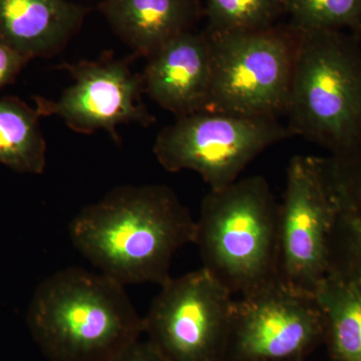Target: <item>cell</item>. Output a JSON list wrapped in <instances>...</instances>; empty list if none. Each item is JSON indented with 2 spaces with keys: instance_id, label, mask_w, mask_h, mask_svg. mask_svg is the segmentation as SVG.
<instances>
[{
  "instance_id": "obj_1",
  "label": "cell",
  "mask_w": 361,
  "mask_h": 361,
  "mask_svg": "<svg viewBox=\"0 0 361 361\" xmlns=\"http://www.w3.org/2000/svg\"><path fill=\"white\" fill-rule=\"evenodd\" d=\"M196 220L166 185L116 188L70 225L71 243L99 272L123 286L164 285L175 254L194 243Z\"/></svg>"
},
{
  "instance_id": "obj_2",
  "label": "cell",
  "mask_w": 361,
  "mask_h": 361,
  "mask_svg": "<svg viewBox=\"0 0 361 361\" xmlns=\"http://www.w3.org/2000/svg\"><path fill=\"white\" fill-rule=\"evenodd\" d=\"M26 323L47 361H116L144 334L126 286L78 267L39 284Z\"/></svg>"
},
{
  "instance_id": "obj_3",
  "label": "cell",
  "mask_w": 361,
  "mask_h": 361,
  "mask_svg": "<svg viewBox=\"0 0 361 361\" xmlns=\"http://www.w3.org/2000/svg\"><path fill=\"white\" fill-rule=\"evenodd\" d=\"M279 208L262 176H252L202 200L194 244L202 268L233 295L279 281Z\"/></svg>"
},
{
  "instance_id": "obj_4",
  "label": "cell",
  "mask_w": 361,
  "mask_h": 361,
  "mask_svg": "<svg viewBox=\"0 0 361 361\" xmlns=\"http://www.w3.org/2000/svg\"><path fill=\"white\" fill-rule=\"evenodd\" d=\"M296 32L287 127L330 156L360 148L361 39L342 30Z\"/></svg>"
},
{
  "instance_id": "obj_5",
  "label": "cell",
  "mask_w": 361,
  "mask_h": 361,
  "mask_svg": "<svg viewBox=\"0 0 361 361\" xmlns=\"http://www.w3.org/2000/svg\"><path fill=\"white\" fill-rule=\"evenodd\" d=\"M212 77L205 111L246 116L285 115L298 35L290 25L248 32H206Z\"/></svg>"
},
{
  "instance_id": "obj_6",
  "label": "cell",
  "mask_w": 361,
  "mask_h": 361,
  "mask_svg": "<svg viewBox=\"0 0 361 361\" xmlns=\"http://www.w3.org/2000/svg\"><path fill=\"white\" fill-rule=\"evenodd\" d=\"M293 137L278 118L202 111L164 128L153 151L168 172L193 171L210 190H220L266 149Z\"/></svg>"
},
{
  "instance_id": "obj_7",
  "label": "cell",
  "mask_w": 361,
  "mask_h": 361,
  "mask_svg": "<svg viewBox=\"0 0 361 361\" xmlns=\"http://www.w3.org/2000/svg\"><path fill=\"white\" fill-rule=\"evenodd\" d=\"M234 303L204 268L172 277L144 317V336L166 361H224Z\"/></svg>"
},
{
  "instance_id": "obj_8",
  "label": "cell",
  "mask_w": 361,
  "mask_h": 361,
  "mask_svg": "<svg viewBox=\"0 0 361 361\" xmlns=\"http://www.w3.org/2000/svg\"><path fill=\"white\" fill-rule=\"evenodd\" d=\"M338 217L322 157H293L279 208L280 281L314 295L329 272Z\"/></svg>"
},
{
  "instance_id": "obj_9",
  "label": "cell",
  "mask_w": 361,
  "mask_h": 361,
  "mask_svg": "<svg viewBox=\"0 0 361 361\" xmlns=\"http://www.w3.org/2000/svg\"><path fill=\"white\" fill-rule=\"evenodd\" d=\"M235 299L224 361H304L324 341L313 294L277 281Z\"/></svg>"
},
{
  "instance_id": "obj_10",
  "label": "cell",
  "mask_w": 361,
  "mask_h": 361,
  "mask_svg": "<svg viewBox=\"0 0 361 361\" xmlns=\"http://www.w3.org/2000/svg\"><path fill=\"white\" fill-rule=\"evenodd\" d=\"M73 84L54 99L35 97L42 116H56L82 134L106 130L120 142L116 128L127 123L149 127L156 122L142 101V75L130 68L128 59L106 56L61 66Z\"/></svg>"
},
{
  "instance_id": "obj_11",
  "label": "cell",
  "mask_w": 361,
  "mask_h": 361,
  "mask_svg": "<svg viewBox=\"0 0 361 361\" xmlns=\"http://www.w3.org/2000/svg\"><path fill=\"white\" fill-rule=\"evenodd\" d=\"M142 75L145 92L177 118L205 111L212 77L206 32L176 35L149 56Z\"/></svg>"
},
{
  "instance_id": "obj_12",
  "label": "cell",
  "mask_w": 361,
  "mask_h": 361,
  "mask_svg": "<svg viewBox=\"0 0 361 361\" xmlns=\"http://www.w3.org/2000/svg\"><path fill=\"white\" fill-rule=\"evenodd\" d=\"M87 7L71 0H0V44L32 61L63 51Z\"/></svg>"
},
{
  "instance_id": "obj_13",
  "label": "cell",
  "mask_w": 361,
  "mask_h": 361,
  "mask_svg": "<svg viewBox=\"0 0 361 361\" xmlns=\"http://www.w3.org/2000/svg\"><path fill=\"white\" fill-rule=\"evenodd\" d=\"M99 8L118 37L147 58L192 30L200 14L198 0H103Z\"/></svg>"
},
{
  "instance_id": "obj_14",
  "label": "cell",
  "mask_w": 361,
  "mask_h": 361,
  "mask_svg": "<svg viewBox=\"0 0 361 361\" xmlns=\"http://www.w3.org/2000/svg\"><path fill=\"white\" fill-rule=\"evenodd\" d=\"M314 297L332 361H361L360 268H330Z\"/></svg>"
},
{
  "instance_id": "obj_15",
  "label": "cell",
  "mask_w": 361,
  "mask_h": 361,
  "mask_svg": "<svg viewBox=\"0 0 361 361\" xmlns=\"http://www.w3.org/2000/svg\"><path fill=\"white\" fill-rule=\"evenodd\" d=\"M323 164L339 210L330 267L361 269V147L342 155L323 157Z\"/></svg>"
},
{
  "instance_id": "obj_16",
  "label": "cell",
  "mask_w": 361,
  "mask_h": 361,
  "mask_svg": "<svg viewBox=\"0 0 361 361\" xmlns=\"http://www.w3.org/2000/svg\"><path fill=\"white\" fill-rule=\"evenodd\" d=\"M42 116L37 106L16 97L0 99V165L23 174L44 173L47 146Z\"/></svg>"
},
{
  "instance_id": "obj_17",
  "label": "cell",
  "mask_w": 361,
  "mask_h": 361,
  "mask_svg": "<svg viewBox=\"0 0 361 361\" xmlns=\"http://www.w3.org/2000/svg\"><path fill=\"white\" fill-rule=\"evenodd\" d=\"M211 33L248 32L276 25L284 13L281 0H205Z\"/></svg>"
},
{
  "instance_id": "obj_18",
  "label": "cell",
  "mask_w": 361,
  "mask_h": 361,
  "mask_svg": "<svg viewBox=\"0 0 361 361\" xmlns=\"http://www.w3.org/2000/svg\"><path fill=\"white\" fill-rule=\"evenodd\" d=\"M296 30H348L361 39V0H281Z\"/></svg>"
},
{
  "instance_id": "obj_19",
  "label": "cell",
  "mask_w": 361,
  "mask_h": 361,
  "mask_svg": "<svg viewBox=\"0 0 361 361\" xmlns=\"http://www.w3.org/2000/svg\"><path fill=\"white\" fill-rule=\"evenodd\" d=\"M30 59L0 44V90L11 84Z\"/></svg>"
},
{
  "instance_id": "obj_20",
  "label": "cell",
  "mask_w": 361,
  "mask_h": 361,
  "mask_svg": "<svg viewBox=\"0 0 361 361\" xmlns=\"http://www.w3.org/2000/svg\"><path fill=\"white\" fill-rule=\"evenodd\" d=\"M116 361H166L165 358L157 353L156 349L145 339L135 342Z\"/></svg>"
}]
</instances>
